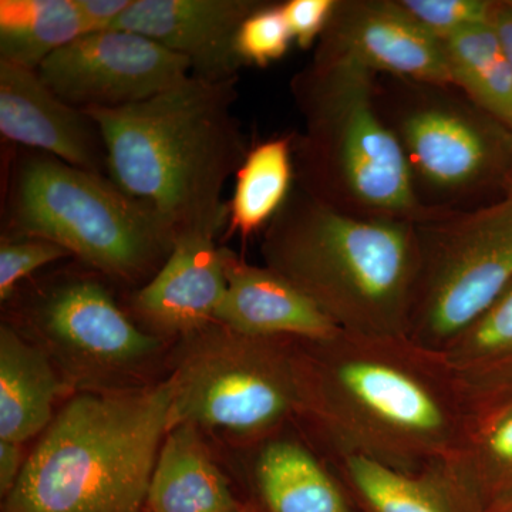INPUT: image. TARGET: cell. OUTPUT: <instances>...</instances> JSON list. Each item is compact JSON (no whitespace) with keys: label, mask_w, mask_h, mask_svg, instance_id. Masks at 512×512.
<instances>
[{"label":"cell","mask_w":512,"mask_h":512,"mask_svg":"<svg viewBox=\"0 0 512 512\" xmlns=\"http://www.w3.org/2000/svg\"><path fill=\"white\" fill-rule=\"evenodd\" d=\"M376 77L346 57L313 56L291 82L303 117L296 187L360 218L419 221L409 164L376 103Z\"/></svg>","instance_id":"5"},{"label":"cell","mask_w":512,"mask_h":512,"mask_svg":"<svg viewBox=\"0 0 512 512\" xmlns=\"http://www.w3.org/2000/svg\"><path fill=\"white\" fill-rule=\"evenodd\" d=\"M470 404L512 394V285L443 353Z\"/></svg>","instance_id":"22"},{"label":"cell","mask_w":512,"mask_h":512,"mask_svg":"<svg viewBox=\"0 0 512 512\" xmlns=\"http://www.w3.org/2000/svg\"><path fill=\"white\" fill-rule=\"evenodd\" d=\"M72 256L66 248L43 238H3L0 244V299L9 301L20 281L43 266Z\"/></svg>","instance_id":"28"},{"label":"cell","mask_w":512,"mask_h":512,"mask_svg":"<svg viewBox=\"0 0 512 512\" xmlns=\"http://www.w3.org/2000/svg\"><path fill=\"white\" fill-rule=\"evenodd\" d=\"M148 512H231L239 507L197 427L168 431L147 494Z\"/></svg>","instance_id":"20"},{"label":"cell","mask_w":512,"mask_h":512,"mask_svg":"<svg viewBox=\"0 0 512 512\" xmlns=\"http://www.w3.org/2000/svg\"><path fill=\"white\" fill-rule=\"evenodd\" d=\"M376 103L430 212L470 211L512 188V133L454 84L376 77Z\"/></svg>","instance_id":"7"},{"label":"cell","mask_w":512,"mask_h":512,"mask_svg":"<svg viewBox=\"0 0 512 512\" xmlns=\"http://www.w3.org/2000/svg\"><path fill=\"white\" fill-rule=\"evenodd\" d=\"M511 192H512V188H511ZM511 192H510V194H511Z\"/></svg>","instance_id":"35"},{"label":"cell","mask_w":512,"mask_h":512,"mask_svg":"<svg viewBox=\"0 0 512 512\" xmlns=\"http://www.w3.org/2000/svg\"><path fill=\"white\" fill-rule=\"evenodd\" d=\"M43 82L80 110L117 109L173 89L192 74L185 57L123 29L86 33L40 64Z\"/></svg>","instance_id":"11"},{"label":"cell","mask_w":512,"mask_h":512,"mask_svg":"<svg viewBox=\"0 0 512 512\" xmlns=\"http://www.w3.org/2000/svg\"><path fill=\"white\" fill-rule=\"evenodd\" d=\"M66 383L40 346L3 323L0 328V440L22 444L55 420Z\"/></svg>","instance_id":"19"},{"label":"cell","mask_w":512,"mask_h":512,"mask_svg":"<svg viewBox=\"0 0 512 512\" xmlns=\"http://www.w3.org/2000/svg\"><path fill=\"white\" fill-rule=\"evenodd\" d=\"M313 56L346 57L377 76L453 84L440 40L394 0H338Z\"/></svg>","instance_id":"12"},{"label":"cell","mask_w":512,"mask_h":512,"mask_svg":"<svg viewBox=\"0 0 512 512\" xmlns=\"http://www.w3.org/2000/svg\"><path fill=\"white\" fill-rule=\"evenodd\" d=\"M493 28L512 69V0L498 2L493 18Z\"/></svg>","instance_id":"32"},{"label":"cell","mask_w":512,"mask_h":512,"mask_svg":"<svg viewBox=\"0 0 512 512\" xmlns=\"http://www.w3.org/2000/svg\"><path fill=\"white\" fill-rule=\"evenodd\" d=\"M171 402L170 380L74 397L43 431L2 512H140Z\"/></svg>","instance_id":"4"},{"label":"cell","mask_w":512,"mask_h":512,"mask_svg":"<svg viewBox=\"0 0 512 512\" xmlns=\"http://www.w3.org/2000/svg\"><path fill=\"white\" fill-rule=\"evenodd\" d=\"M231 512H248V511H245L244 508L238 507L237 510H234Z\"/></svg>","instance_id":"33"},{"label":"cell","mask_w":512,"mask_h":512,"mask_svg":"<svg viewBox=\"0 0 512 512\" xmlns=\"http://www.w3.org/2000/svg\"><path fill=\"white\" fill-rule=\"evenodd\" d=\"M414 224L419 261L406 338L441 355L512 285V192Z\"/></svg>","instance_id":"9"},{"label":"cell","mask_w":512,"mask_h":512,"mask_svg":"<svg viewBox=\"0 0 512 512\" xmlns=\"http://www.w3.org/2000/svg\"><path fill=\"white\" fill-rule=\"evenodd\" d=\"M293 42L282 3L262 2L242 22L235 39L239 64L266 67L288 53Z\"/></svg>","instance_id":"26"},{"label":"cell","mask_w":512,"mask_h":512,"mask_svg":"<svg viewBox=\"0 0 512 512\" xmlns=\"http://www.w3.org/2000/svg\"><path fill=\"white\" fill-rule=\"evenodd\" d=\"M254 476L268 512H355L343 481L301 440L265 439Z\"/></svg>","instance_id":"18"},{"label":"cell","mask_w":512,"mask_h":512,"mask_svg":"<svg viewBox=\"0 0 512 512\" xmlns=\"http://www.w3.org/2000/svg\"><path fill=\"white\" fill-rule=\"evenodd\" d=\"M8 237L56 242L100 274L150 281L173 252L175 237L153 208L109 175L47 154L23 156L8 194Z\"/></svg>","instance_id":"6"},{"label":"cell","mask_w":512,"mask_h":512,"mask_svg":"<svg viewBox=\"0 0 512 512\" xmlns=\"http://www.w3.org/2000/svg\"><path fill=\"white\" fill-rule=\"evenodd\" d=\"M25 318L49 348L47 355L87 382L128 376L153 360L161 346L90 276H70L39 289L26 305Z\"/></svg>","instance_id":"10"},{"label":"cell","mask_w":512,"mask_h":512,"mask_svg":"<svg viewBox=\"0 0 512 512\" xmlns=\"http://www.w3.org/2000/svg\"><path fill=\"white\" fill-rule=\"evenodd\" d=\"M399 9L434 39L444 40L471 26L493 23V0H394Z\"/></svg>","instance_id":"27"},{"label":"cell","mask_w":512,"mask_h":512,"mask_svg":"<svg viewBox=\"0 0 512 512\" xmlns=\"http://www.w3.org/2000/svg\"><path fill=\"white\" fill-rule=\"evenodd\" d=\"M503 512H512V505L510 508H507V510L503 511Z\"/></svg>","instance_id":"34"},{"label":"cell","mask_w":512,"mask_h":512,"mask_svg":"<svg viewBox=\"0 0 512 512\" xmlns=\"http://www.w3.org/2000/svg\"><path fill=\"white\" fill-rule=\"evenodd\" d=\"M22 444L0 440V493L6 497L18 483L25 461H23Z\"/></svg>","instance_id":"31"},{"label":"cell","mask_w":512,"mask_h":512,"mask_svg":"<svg viewBox=\"0 0 512 512\" xmlns=\"http://www.w3.org/2000/svg\"><path fill=\"white\" fill-rule=\"evenodd\" d=\"M237 80L191 74L146 101L83 110L103 137L107 175L153 208L175 241L187 235L217 238L227 227L222 191L249 150L232 111Z\"/></svg>","instance_id":"2"},{"label":"cell","mask_w":512,"mask_h":512,"mask_svg":"<svg viewBox=\"0 0 512 512\" xmlns=\"http://www.w3.org/2000/svg\"><path fill=\"white\" fill-rule=\"evenodd\" d=\"M295 137L269 138L249 148L228 202L227 237L239 235L245 241L265 231L282 210L295 188Z\"/></svg>","instance_id":"23"},{"label":"cell","mask_w":512,"mask_h":512,"mask_svg":"<svg viewBox=\"0 0 512 512\" xmlns=\"http://www.w3.org/2000/svg\"><path fill=\"white\" fill-rule=\"evenodd\" d=\"M0 133L83 170L107 175V151L97 124L70 106L37 70L0 60Z\"/></svg>","instance_id":"13"},{"label":"cell","mask_w":512,"mask_h":512,"mask_svg":"<svg viewBox=\"0 0 512 512\" xmlns=\"http://www.w3.org/2000/svg\"><path fill=\"white\" fill-rule=\"evenodd\" d=\"M468 512L512 505V394L470 404L456 448L436 466Z\"/></svg>","instance_id":"17"},{"label":"cell","mask_w":512,"mask_h":512,"mask_svg":"<svg viewBox=\"0 0 512 512\" xmlns=\"http://www.w3.org/2000/svg\"><path fill=\"white\" fill-rule=\"evenodd\" d=\"M227 291L215 323L264 338L323 340L338 326L296 286L266 266H255L224 248Z\"/></svg>","instance_id":"16"},{"label":"cell","mask_w":512,"mask_h":512,"mask_svg":"<svg viewBox=\"0 0 512 512\" xmlns=\"http://www.w3.org/2000/svg\"><path fill=\"white\" fill-rule=\"evenodd\" d=\"M441 45L451 83L512 133V69L493 23L461 30Z\"/></svg>","instance_id":"24"},{"label":"cell","mask_w":512,"mask_h":512,"mask_svg":"<svg viewBox=\"0 0 512 512\" xmlns=\"http://www.w3.org/2000/svg\"><path fill=\"white\" fill-rule=\"evenodd\" d=\"M131 3L133 0H76L77 8L92 32L113 28Z\"/></svg>","instance_id":"30"},{"label":"cell","mask_w":512,"mask_h":512,"mask_svg":"<svg viewBox=\"0 0 512 512\" xmlns=\"http://www.w3.org/2000/svg\"><path fill=\"white\" fill-rule=\"evenodd\" d=\"M227 291L224 248L215 238L187 235L133 299L134 311L165 335L188 336L215 322Z\"/></svg>","instance_id":"15"},{"label":"cell","mask_w":512,"mask_h":512,"mask_svg":"<svg viewBox=\"0 0 512 512\" xmlns=\"http://www.w3.org/2000/svg\"><path fill=\"white\" fill-rule=\"evenodd\" d=\"M262 258L343 332L406 336L416 224L345 214L293 188L264 231Z\"/></svg>","instance_id":"3"},{"label":"cell","mask_w":512,"mask_h":512,"mask_svg":"<svg viewBox=\"0 0 512 512\" xmlns=\"http://www.w3.org/2000/svg\"><path fill=\"white\" fill-rule=\"evenodd\" d=\"M330 463L363 512H468L437 467L406 473L362 456Z\"/></svg>","instance_id":"21"},{"label":"cell","mask_w":512,"mask_h":512,"mask_svg":"<svg viewBox=\"0 0 512 512\" xmlns=\"http://www.w3.org/2000/svg\"><path fill=\"white\" fill-rule=\"evenodd\" d=\"M338 0H288L282 2V10L293 42L301 49L318 45L320 37L328 28ZM316 47V46H315Z\"/></svg>","instance_id":"29"},{"label":"cell","mask_w":512,"mask_h":512,"mask_svg":"<svg viewBox=\"0 0 512 512\" xmlns=\"http://www.w3.org/2000/svg\"><path fill=\"white\" fill-rule=\"evenodd\" d=\"M262 0H133L114 29L146 36L185 57L192 74L208 80L237 77L235 39Z\"/></svg>","instance_id":"14"},{"label":"cell","mask_w":512,"mask_h":512,"mask_svg":"<svg viewBox=\"0 0 512 512\" xmlns=\"http://www.w3.org/2000/svg\"><path fill=\"white\" fill-rule=\"evenodd\" d=\"M184 338V352L168 379V431L202 426L265 440L298 417L295 340L244 335L215 322Z\"/></svg>","instance_id":"8"},{"label":"cell","mask_w":512,"mask_h":512,"mask_svg":"<svg viewBox=\"0 0 512 512\" xmlns=\"http://www.w3.org/2000/svg\"><path fill=\"white\" fill-rule=\"evenodd\" d=\"M299 419L330 457L362 456L420 473L456 448L470 402L441 355L406 336L340 330L295 340Z\"/></svg>","instance_id":"1"},{"label":"cell","mask_w":512,"mask_h":512,"mask_svg":"<svg viewBox=\"0 0 512 512\" xmlns=\"http://www.w3.org/2000/svg\"><path fill=\"white\" fill-rule=\"evenodd\" d=\"M92 32L76 0H0V60L37 70Z\"/></svg>","instance_id":"25"}]
</instances>
